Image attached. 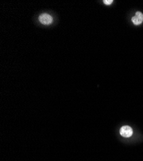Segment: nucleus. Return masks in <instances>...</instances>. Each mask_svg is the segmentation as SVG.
Instances as JSON below:
<instances>
[{
    "instance_id": "f257e3e1",
    "label": "nucleus",
    "mask_w": 143,
    "mask_h": 161,
    "mask_svg": "<svg viewBox=\"0 0 143 161\" xmlns=\"http://www.w3.org/2000/svg\"><path fill=\"white\" fill-rule=\"evenodd\" d=\"M38 21L43 25H49L52 24L53 21V18L52 16L48 13H42L38 16Z\"/></svg>"
},
{
    "instance_id": "f03ea898",
    "label": "nucleus",
    "mask_w": 143,
    "mask_h": 161,
    "mask_svg": "<svg viewBox=\"0 0 143 161\" xmlns=\"http://www.w3.org/2000/svg\"><path fill=\"white\" fill-rule=\"evenodd\" d=\"M120 134L123 137H130L133 135V130L129 126H123L120 129Z\"/></svg>"
},
{
    "instance_id": "7ed1b4c3",
    "label": "nucleus",
    "mask_w": 143,
    "mask_h": 161,
    "mask_svg": "<svg viewBox=\"0 0 143 161\" xmlns=\"http://www.w3.org/2000/svg\"><path fill=\"white\" fill-rule=\"evenodd\" d=\"M131 21L135 25H139L143 22V14L141 12H136L135 16L131 18Z\"/></svg>"
},
{
    "instance_id": "20e7f679",
    "label": "nucleus",
    "mask_w": 143,
    "mask_h": 161,
    "mask_svg": "<svg viewBox=\"0 0 143 161\" xmlns=\"http://www.w3.org/2000/svg\"><path fill=\"white\" fill-rule=\"evenodd\" d=\"M103 2L104 4L106 5H110L112 3L113 1L112 0H104Z\"/></svg>"
}]
</instances>
